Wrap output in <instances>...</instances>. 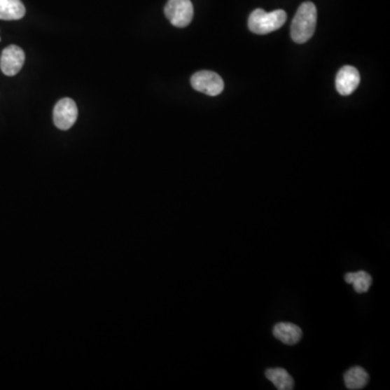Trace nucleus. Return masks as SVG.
<instances>
[{"instance_id": "obj_5", "label": "nucleus", "mask_w": 390, "mask_h": 390, "mask_svg": "<svg viewBox=\"0 0 390 390\" xmlns=\"http://www.w3.org/2000/svg\"><path fill=\"white\" fill-rule=\"evenodd\" d=\"M78 116L76 103L70 98H63L53 109V122L61 130H70Z\"/></svg>"}, {"instance_id": "obj_3", "label": "nucleus", "mask_w": 390, "mask_h": 390, "mask_svg": "<svg viewBox=\"0 0 390 390\" xmlns=\"http://www.w3.org/2000/svg\"><path fill=\"white\" fill-rule=\"evenodd\" d=\"M194 10L191 0H168L165 15L176 27H186L193 19Z\"/></svg>"}, {"instance_id": "obj_1", "label": "nucleus", "mask_w": 390, "mask_h": 390, "mask_svg": "<svg viewBox=\"0 0 390 390\" xmlns=\"http://www.w3.org/2000/svg\"><path fill=\"white\" fill-rule=\"evenodd\" d=\"M316 8L312 1L302 4L291 25V37L297 43H305L312 39L316 31Z\"/></svg>"}, {"instance_id": "obj_8", "label": "nucleus", "mask_w": 390, "mask_h": 390, "mask_svg": "<svg viewBox=\"0 0 390 390\" xmlns=\"http://www.w3.org/2000/svg\"><path fill=\"white\" fill-rule=\"evenodd\" d=\"M273 336L285 345H295L302 337V330L300 326L290 322H280L273 328Z\"/></svg>"}, {"instance_id": "obj_4", "label": "nucleus", "mask_w": 390, "mask_h": 390, "mask_svg": "<svg viewBox=\"0 0 390 390\" xmlns=\"http://www.w3.org/2000/svg\"><path fill=\"white\" fill-rule=\"evenodd\" d=\"M193 89L207 96L216 97L221 95L225 88L223 78L217 73L211 71H200L191 77Z\"/></svg>"}, {"instance_id": "obj_12", "label": "nucleus", "mask_w": 390, "mask_h": 390, "mask_svg": "<svg viewBox=\"0 0 390 390\" xmlns=\"http://www.w3.org/2000/svg\"><path fill=\"white\" fill-rule=\"evenodd\" d=\"M345 281L348 284H352L357 293H366L372 285V277L366 271L349 272L345 275Z\"/></svg>"}, {"instance_id": "obj_6", "label": "nucleus", "mask_w": 390, "mask_h": 390, "mask_svg": "<svg viewBox=\"0 0 390 390\" xmlns=\"http://www.w3.org/2000/svg\"><path fill=\"white\" fill-rule=\"evenodd\" d=\"M25 62V53L15 45L8 46L0 57V69L7 76H15Z\"/></svg>"}, {"instance_id": "obj_2", "label": "nucleus", "mask_w": 390, "mask_h": 390, "mask_svg": "<svg viewBox=\"0 0 390 390\" xmlns=\"http://www.w3.org/2000/svg\"><path fill=\"white\" fill-rule=\"evenodd\" d=\"M286 18L288 15L284 10L266 13L265 10L256 9L249 15V27L251 32L257 35H266L281 29L286 22Z\"/></svg>"}, {"instance_id": "obj_11", "label": "nucleus", "mask_w": 390, "mask_h": 390, "mask_svg": "<svg viewBox=\"0 0 390 390\" xmlns=\"http://www.w3.org/2000/svg\"><path fill=\"white\" fill-rule=\"evenodd\" d=\"M266 377L279 390H292L294 388V379L288 371L282 368H275L266 371Z\"/></svg>"}, {"instance_id": "obj_10", "label": "nucleus", "mask_w": 390, "mask_h": 390, "mask_svg": "<svg viewBox=\"0 0 390 390\" xmlns=\"http://www.w3.org/2000/svg\"><path fill=\"white\" fill-rule=\"evenodd\" d=\"M344 382L348 389H362L369 383V374L361 366H354L346 372Z\"/></svg>"}, {"instance_id": "obj_9", "label": "nucleus", "mask_w": 390, "mask_h": 390, "mask_svg": "<svg viewBox=\"0 0 390 390\" xmlns=\"http://www.w3.org/2000/svg\"><path fill=\"white\" fill-rule=\"evenodd\" d=\"M25 15V7L21 0H0V20L15 21Z\"/></svg>"}, {"instance_id": "obj_7", "label": "nucleus", "mask_w": 390, "mask_h": 390, "mask_svg": "<svg viewBox=\"0 0 390 390\" xmlns=\"http://www.w3.org/2000/svg\"><path fill=\"white\" fill-rule=\"evenodd\" d=\"M360 84V74L357 69L350 65L342 67L336 76V89L342 96H349Z\"/></svg>"}]
</instances>
